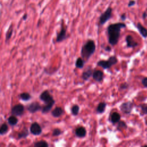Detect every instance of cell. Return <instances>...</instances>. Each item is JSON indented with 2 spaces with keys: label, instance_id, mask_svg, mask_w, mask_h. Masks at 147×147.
<instances>
[{
  "label": "cell",
  "instance_id": "20",
  "mask_svg": "<svg viewBox=\"0 0 147 147\" xmlns=\"http://www.w3.org/2000/svg\"><path fill=\"white\" fill-rule=\"evenodd\" d=\"M18 120L16 116L15 115H11L8 118H7V123L8 124H9V125L13 126L17 125V123H18Z\"/></svg>",
  "mask_w": 147,
  "mask_h": 147
},
{
  "label": "cell",
  "instance_id": "19",
  "mask_svg": "<svg viewBox=\"0 0 147 147\" xmlns=\"http://www.w3.org/2000/svg\"><path fill=\"white\" fill-rule=\"evenodd\" d=\"M29 136V130L27 127H24V129L18 133V139L21 138H25Z\"/></svg>",
  "mask_w": 147,
  "mask_h": 147
},
{
  "label": "cell",
  "instance_id": "35",
  "mask_svg": "<svg viewBox=\"0 0 147 147\" xmlns=\"http://www.w3.org/2000/svg\"><path fill=\"white\" fill-rule=\"evenodd\" d=\"M147 17V13L146 11H144L142 13V18L144 19H145Z\"/></svg>",
  "mask_w": 147,
  "mask_h": 147
},
{
  "label": "cell",
  "instance_id": "16",
  "mask_svg": "<svg viewBox=\"0 0 147 147\" xmlns=\"http://www.w3.org/2000/svg\"><path fill=\"white\" fill-rule=\"evenodd\" d=\"M120 119H121V115L115 111L111 114L110 118V121L113 124H115V123H118L120 121Z\"/></svg>",
  "mask_w": 147,
  "mask_h": 147
},
{
  "label": "cell",
  "instance_id": "17",
  "mask_svg": "<svg viewBox=\"0 0 147 147\" xmlns=\"http://www.w3.org/2000/svg\"><path fill=\"white\" fill-rule=\"evenodd\" d=\"M136 26H137V28L138 30L139 31L140 33L144 38L147 37V29L144 26H143L140 22H138Z\"/></svg>",
  "mask_w": 147,
  "mask_h": 147
},
{
  "label": "cell",
  "instance_id": "28",
  "mask_svg": "<svg viewBox=\"0 0 147 147\" xmlns=\"http://www.w3.org/2000/svg\"><path fill=\"white\" fill-rule=\"evenodd\" d=\"M62 133V131L61 130L59 129V128H55L53 129V132H52V136H55V137H57V136H60V134H61Z\"/></svg>",
  "mask_w": 147,
  "mask_h": 147
},
{
  "label": "cell",
  "instance_id": "7",
  "mask_svg": "<svg viewBox=\"0 0 147 147\" xmlns=\"http://www.w3.org/2000/svg\"><path fill=\"white\" fill-rule=\"evenodd\" d=\"M133 103L128 101L126 102H123L121 105L119 106V109L122 112H123L125 114H129L131 113L132 109H133Z\"/></svg>",
  "mask_w": 147,
  "mask_h": 147
},
{
  "label": "cell",
  "instance_id": "13",
  "mask_svg": "<svg viewBox=\"0 0 147 147\" xmlns=\"http://www.w3.org/2000/svg\"><path fill=\"white\" fill-rule=\"evenodd\" d=\"M128 48H134L138 45V43L134 40L131 35H127L125 38Z\"/></svg>",
  "mask_w": 147,
  "mask_h": 147
},
{
  "label": "cell",
  "instance_id": "14",
  "mask_svg": "<svg viewBox=\"0 0 147 147\" xmlns=\"http://www.w3.org/2000/svg\"><path fill=\"white\" fill-rule=\"evenodd\" d=\"M75 133L76 137L79 138H84L86 136V130L83 126H79L75 129Z\"/></svg>",
  "mask_w": 147,
  "mask_h": 147
},
{
  "label": "cell",
  "instance_id": "31",
  "mask_svg": "<svg viewBox=\"0 0 147 147\" xmlns=\"http://www.w3.org/2000/svg\"><path fill=\"white\" fill-rule=\"evenodd\" d=\"M136 5V1L134 0H130L128 3V7H132Z\"/></svg>",
  "mask_w": 147,
  "mask_h": 147
},
{
  "label": "cell",
  "instance_id": "3",
  "mask_svg": "<svg viewBox=\"0 0 147 147\" xmlns=\"http://www.w3.org/2000/svg\"><path fill=\"white\" fill-rule=\"evenodd\" d=\"M39 98L45 103V105L42 107V109L41 110V113L42 114L49 113L55 103V100L52 96L49 94L48 90H45L40 95Z\"/></svg>",
  "mask_w": 147,
  "mask_h": 147
},
{
  "label": "cell",
  "instance_id": "29",
  "mask_svg": "<svg viewBox=\"0 0 147 147\" xmlns=\"http://www.w3.org/2000/svg\"><path fill=\"white\" fill-rule=\"evenodd\" d=\"M128 86H129V85L127 83H122L121 84L119 88H120V90H125V89L127 88Z\"/></svg>",
  "mask_w": 147,
  "mask_h": 147
},
{
  "label": "cell",
  "instance_id": "27",
  "mask_svg": "<svg viewBox=\"0 0 147 147\" xmlns=\"http://www.w3.org/2000/svg\"><path fill=\"white\" fill-rule=\"evenodd\" d=\"M79 110H80L79 106L76 104L74 105L71 108V113L73 115L76 116L79 114Z\"/></svg>",
  "mask_w": 147,
  "mask_h": 147
},
{
  "label": "cell",
  "instance_id": "12",
  "mask_svg": "<svg viewBox=\"0 0 147 147\" xmlns=\"http://www.w3.org/2000/svg\"><path fill=\"white\" fill-rule=\"evenodd\" d=\"M93 70L91 67H87L83 72L82 75V78L84 80H87L89 79V78L92 76L93 74Z\"/></svg>",
  "mask_w": 147,
  "mask_h": 147
},
{
  "label": "cell",
  "instance_id": "5",
  "mask_svg": "<svg viewBox=\"0 0 147 147\" xmlns=\"http://www.w3.org/2000/svg\"><path fill=\"white\" fill-rule=\"evenodd\" d=\"M113 9L111 7H108L105 11L102 13L99 18V23L100 25H103L106 22H107L112 17Z\"/></svg>",
  "mask_w": 147,
  "mask_h": 147
},
{
  "label": "cell",
  "instance_id": "30",
  "mask_svg": "<svg viewBox=\"0 0 147 147\" xmlns=\"http://www.w3.org/2000/svg\"><path fill=\"white\" fill-rule=\"evenodd\" d=\"M141 108L142 110V111L144 114H147V106L146 105H141Z\"/></svg>",
  "mask_w": 147,
  "mask_h": 147
},
{
  "label": "cell",
  "instance_id": "36",
  "mask_svg": "<svg viewBox=\"0 0 147 147\" xmlns=\"http://www.w3.org/2000/svg\"><path fill=\"white\" fill-rule=\"evenodd\" d=\"M27 14H24V16H23V17H22V19H23V20H26V18H27Z\"/></svg>",
  "mask_w": 147,
  "mask_h": 147
},
{
  "label": "cell",
  "instance_id": "18",
  "mask_svg": "<svg viewBox=\"0 0 147 147\" xmlns=\"http://www.w3.org/2000/svg\"><path fill=\"white\" fill-rule=\"evenodd\" d=\"M106 103L105 102H100L96 109V111L98 114H102L105 111V109L106 107Z\"/></svg>",
  "mask_w": 147,
  "mask_h": 147
},
{
  "label": "cell",
  "instance_id": "21",
  "mask_svg": "<svg viewBox=\"0 0 147 147\" xmlns=\"http://www.w3.org/2000/svg\"><path fill=\"white\" fill-rule=\"evenodd\" d=\"M85 63L86 61L82 57H78L75 62V67L78 68L82 69L84 67Z\"/></svg>",
  "mask_w": 147,
  "mask_h": 147
},
{
  "label": "cell",
  "instance_id": "15",
  "mask_svg": "<svg viewBox=\"0 0 147 147\" xmlns=\"http://www.w3.org/2000/svg\"><path fill=\"white\" fill-rule=\"evenodd\" d=\"M64 113V110L61 107H56L51 111L52 115L55 118H58L61 116Z\"/></svg>",
  "mask_w": 147,
  "mask_h": 147
},
{
  "label": "cell",
  "instance_id": "32",
  "mask_svg": "<svg viewBox=\"0 0 147 147\" xmlns=\"http://www.w3.org/2000/svg\"><path fill=\"white\" fill-rule=\"evenodd\" d=\"M142 84L145 87L147 88V78H144L142 80Z\"/></svg>",
  "mask_w": 147,
  "mask_h": 147
},
{
  "label": "cell",
  "instance_id": "26",
  "mask_svg": "<svg viewBox=\"0 0 147 147\" xmlns=\"http://www.w3.org/2000/svg\"><path fill=\"white\" fill-rule=\"evenodd\" d=\"M8 130H9V127L7 124H6V123H2L0 127V134L1 136L5 134L8 131Z\"/></svg>",
  "mask_w": 147,
  "mask_h": 147
},
{
  "label": "cell",
  "instance_id": "34",
  "mask_svg": "<svg viewBox=\"0 0 147 147\" xmlns=\"http://www.w3.org/2000/svg\"><path fill=\"white\" fill-rule=\"evenodd\" d=\"M104 49L106 52H111V48L110 46H106Z\"/></svg>",
  "mask_w": 147,
  "mask_h": 147
},
{
  "label": "cell",
  "instance_id": "24",
  "mask_svg": "<svg viewBox=\"0 0 147 147\" xmlns=\"http://www.w3.org/2000/svg\"><path fill=\"white\" fill-rule=\"evenodd\" d=\"M20 98L24 101H28L29 100L32 96L28 92H22L20 94Z\"/></svg>",
  "mask_w": 147,
  "mask_h": 147
},
{
  "label": "cell",
  "instance_id": "33",
  "mask_svg": "<svg viewBox=\"0 0 147 147\" xmlns=\"http://www.w3.org/2000/svg\"><path fill=\"white\" fill-rule=\"evenodd\" d=\"M126 18V14L125 13H123L121 16V19L122 20V21H125Z\"/></svg>",
  "mask_w": 147,
  "mask_h": 147
},
{
  "label": "cell",
  "instance_id": "8",
  "mask_svg": "<svg viewBox=\"0 0 147 147\" xmlns=\"http://www.w3.org/2000/svg\"><path fill=\"white\" fill-rule=\"evenodd\" d=\"M30 132L34 136L40 135L42 133L41 127L37 122H33L30 126Z\"/></svg>",
  "mask_w": 147,
  "mask_h": 147
},
{
  "label": "cell",
  "instance_id": "11",
  "mask_svg": "<svg viewBox=\"0 0 147 147\" xmlns=\"http://www.w3.org/2000/svg\"><path fill=\"white\" fill-rule=\"evenodd\" d=\"M103 76H104L103 72L102 71L98 70V69H95L93 71L92 78L95 81L97 82H102L103 79Z\"/></svg>",
  "mask_w": 147,
  "mask_h": 147
},
{
  "label": "cell",
  "instance_id": "1",
  "mask_svg": "<svg viewBox=\"0 0 147 147\" xmlns=\"http://www.w3.org/2000/svg\"><path fill=\"white\" fill-rule=\"evenodd\" d=\"M126 25L123 22H117L110 24L107 28V34L109 43L111 46L117 45L118 42L121 30L126 28Z\"/></svg>",
  "mask_w": 147,
  "mask_h": 147
},
{
  "label": "cell",
  "instance_id": "9",
  "mask_svg": "<svg viewBox=\"0 0 147 147\" xmlns=\"http://www.w3.org/2000/svg\"><path fill=\"white\" fill-rule=\"evenodd\" d=\"M27 110L30 113H35L40 110H41L42 107L40 104L37 102H33L28 105L26 107Z\"/></svg>",
  "mask_w": 147,
  "mask_h": 147
},
{
  "label": "cell",
  "instance_id": "10",
  "mask_svg": "<svg viewBox=\"0 0 147 147\" xmlns=\"http://www.w3.org/2000/svg\"><path fill=\"white\" fill-rule=\"evenodd\" d=\"M67 37H68L67 35V28L64 26H62L59 32L57 33L56 41L57 42H62L63 41L66 40Z\"/></svg>",
  "mask_w": 147,
  "mask_h": 147
},
{
  "label": "cell",
  "instance_id": "25",
  "mask_svg": "<svg viewBox=\"0 0 147 147\" xmlns=\"http://www.w3.org/2000/svg\"><path fill=\"white\" fill-rule=\"evenodd\" d=\"M127 125L126 123L123 121H119L118 123H117V129L119 131H121L123 129H126L127 128Z\"/></svg>",
  "mask_w": 147,
  "mask_h": 147
},
{
  "label": "cell",
  "instance_id": "23",
  "mask_svg": "<svg viewBox=\"0 0 147 147\" xmlns=\"http://www.w3.org/2000/svg\"><path fill=\"white\" fill-rule=\"evenodd\" d=\"M33 145L34 147H48V146H49L48 142L44 140H40V141H37Z\"/></svg>",
  "mask_w": 147,
  "mask_h": 147
},
{
  "label": "cell",
  "instance_id": "2",
  "mask_svg": "<svg viewBox=\"0 0 147 147\" xmlns=\"http://www.w3.org/2000/svg\"><path fill=\"white\" fill-rule=\"evenodd\" d=\"M96 45L94 40H88L82 47L80 51L81 57L86 62L94 53Z\"/></svg>",
  "mask_w": 147,
  "mask_h": 147
},
{
  "label": "cell",
  "instance_id": "6",
  "mask_svg": "<svg viewBox=\"0 0 147 147\" xmlns=\"http://www.w3.org/2000/svg\"><path fill=\"white\" fill-rule=\"evenodd\" d=\"M25 107L22 104H17L12 107L11 110V113L13 115L16 117H21L24 113Z\"/></svg>",
  "mask_w": 147,
  "mask_h": 147
},
{
  "label": "cell",
  "instance_id": "4",
  "mask_svg": "<svg viewBox=\"0 0 147 147\" xmlns=\"http://www.w3.org/2000/svg\"><path fill=\"white\" fill-rule=\"evenodd\" d=\"M118 63V59L115 56H110L107 60H99L97 62L96 64L98 66L101 67L105 69L111 68L113 65L116 64Z\"/></svg>",
  "mask_w": 147,
  "mask_h": 147
},
{
  "label": "cell",
  "instance_id": "22",
  "mask_svg": "<svg viewBox=\"0 0 147 147\" xmlns=\"http://www.w3.org/2000/svg\"><path fill=\"white\" fill-rule=\"evenodd\" d=\"M13 28L12 26V25H11L10 26V27L9 28L8 30H7L6 33V35H5V41L6 42H7L11 38L12 34H13Z\"/></svg>",
  "mask_w": 147,
  "mask_h": 147
}]
</instances>
